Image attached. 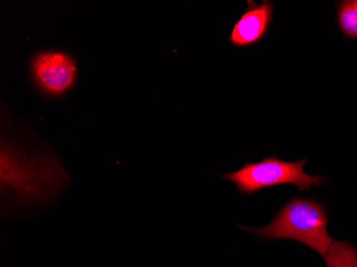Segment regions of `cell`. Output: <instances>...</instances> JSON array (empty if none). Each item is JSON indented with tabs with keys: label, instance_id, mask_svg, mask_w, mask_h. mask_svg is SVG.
<instances>
[{
	"label": "cell",
	"instance_id": "1",
	"mask_svg": "<svg viewBox=\"0 0 357 267\" xmlns=\"http://www.w3.org/2000/svg\"><path fill=\"white\" fill-rule=\"evenodd\" d=\"M328 220V213L322 204L310 199L296 198L282 206L268 226L240 228L252 231L268 240L289 238L298 241L323 256L334 242L326 230Z\"/></svg>",
	"mask_w": 357,
	"mask_h": 267
},
{
	"label": "cell",
	"instance_id": "2",
	"mask_svg": "<svg viewBox=\"0 0 357 267\" xmlns=\"http://www.w3.org/2000/svg\"><path fill=\"white\" fill-rule=\"evenodd\" d=\"M306 160L300 162H284L278 156H268L259 162H248L242 168L230 174H222L225 180L236 184L241 194H252L271 186L294 184L301 192L310 190L312 185H321L324 178L310 176L304 172Z\"/></svg>",
	"mask_w": 357,
	"mask_h": 267
},
{
	"label": "cell",
	"instance_id": "3",
	"mask_svg": "<svg viewBox=\"0 0 357 267\" xmlns=\"http://www.w3.org/2000/svg\"><path fill=\"white\" fill-rule=\"evenodd\" d=\"M32 74L39 87L50 94H61L73 85L76 76L75 62L60 52H45L32 61Z\"/></svg>",
	"mask_w": 357,
	"mask_h": 267
},
{
	"label": "cell",
	"instance_id": "4",
	"mask_svg": "<svg viewBox=\"0 0 357 267\" xmlns=\"http://www.w3.org/2000/svg\"><path fill=\"white\" fill-rule=\"evenodd\" d=\"M248 9L234 25L229 41L234 46L244 47L260 41L266 36L273 19L274 6L271 1L256 5L248 1Z\"/></svg>",
	"mask_w": 357,
	"mask_h": 267
},
{
	"label": "cell",
	"instance_id": "5",
	"mask_svg": "<svg viewBox=\"0 0 357 267\" xmlns=\"http://www.w3.org/2000/svg\"><path fill=\"white\" fill-rule=\"evenodd\" d=\"M328 267H357V250L346 242H334L323 254Z\"/></svg>",
	"mask_w": 357,
	"mask_h": 267
},
{
	"label": "cell",
	"instance_id": "6",
	"mask_svg": "<svg viewBox=\"0 0 357 267\" xmlns=\"http://www.w3.org/2000/svg\"><path fill=\"white\" fill-rule=\"evenodd\" d=\"M338 23L347 37L357 39V0H346L338 6Z\"/></svg>",
	"mask_w": 357,
	"mask_h": 267
}]
</instances>
